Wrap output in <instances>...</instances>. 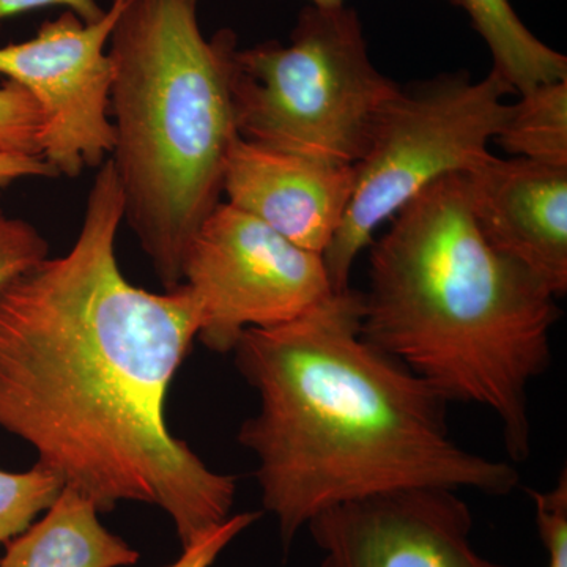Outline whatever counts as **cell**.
Returning a JSON list of instances; mask_svg holds the SVG:
<instances>
[{
    "label": "cell",
    "instance_id": "12",
    "mask_svg": "<svg viewBox=\"0 0 567 567\" xmlns=\"http://www.w3.org/2000/svg\"><path fill=\"white\" fill-rule=\"evenodd\" d=\"M140 551L100 524L99 509L63 488L39 522L7 543L0 567H128Z\"/></svg>",
    "mask_w": 567,
    "mask_h": 567
},
{
    "label": "cell",
    "instance_id": "20",
    "mask_svg": "<svg viewBox=\"0 0 567 567\" xmlns=\"http://www.w3.org/2000/svg\"><path fill=\"white\" fill-rule=\"evenodd\" d=\"M47 7H63L85 22L99 21L106 11L96 0H0V22Z\"/></svg>",
    "mask_w": 567,
    "mask_h": 567
},
{
    "label": "cell",
    "instance_id": "22",
    "mask_svg": "<svg viewBox=\"0 0 567 567\" xmlns=\"http://www.w3.org/2000/svg\"><path fill=\"white\" fill-rule=\"evenodd\" d=\"M451 3L457 6V0H450ZM311 6L316 7H341L346 6V0H311Z\"/></svg>",
    "mask_w": 567,
    "mask_h": 567
},
{
    "label": "cell",
    "instance_id": "17",
    "mask_svg": "<svg viewBox=\"0 0 567 567\" xmlns=\"http://www.w3.org/2000/svg\"><path fill=\"white\" fill-rule=\"evenodd\" d=\"M50 256V246L32 226L0 205V287Z\"/></svg>",
    "mask_w": 567,
    "mask_h": 567
},
{
    "label": "cell",
    "instance_id": "9",
    "mask_svg": "<svg viewBox=\"0 0 567 567\" xmlns=\"http://www.w3.org/2000/svg\"><path fill=\"white\" fill-rule=\"evenodd\" d=\"M306 528L319 567H509L473 546L472 509L453 488L365 496L328 507Z\"/></svg>",
    "mask_w": 567,
    "mask_h": 567
},
{
    "label": "cell",
    "instance_id": "3",
    "mask_svg": "<svg viewBox=\"0 0 567 567\" xmlns=\"http://www.w3.org/2000/svg\"><path fill=\"white\" fill-rule=\"evenodd\" d=\"M369 251L365 341L435 388L450 404L498 420L514 464L532 454L529 390L551 365L561 311L532 271L477 229L465 174L416 194Z\"/></svg>",
    "mask_w": 567,
    "mask_h": 567
},
{
    "label": "cell",
    "instance_id": "1",
    "mask_svg": "<svg viewBox=\"0 0 567 567\" xmlns=\"http://www.w3.org/2000/svg\"><path fill=\"white\" fill-rule=\"evenodd\" d=\"M123 215L107 158L70 251L0 287V429L99 513L162 507L185 548L233 516L237 477L171 434L164 406L199 311L183 284L153 293L123 276Z\"/></svg>",
    "mask_w": 567,
    "mask_h": 567
},
{
    "label": "cell",
    "instance_id": "18",
    "mask_svg": "<svg viewBox=\"0 0 567 567\" xmlns=\"http://www.w3.org/2000/svg\"><path fill=\"white\" fill-rule=\"evenodd\" d=\"M535 506L537 533L547 551V567H567V468L547 491L527 488Z\"/></svg>",
    "mask_w": 567,
    "mask_h": 567
},
{
    "label": "cell",
    "instance_id": "2",
    "mask_svg": "<svg viewBox=\"0 0 567 567\" xmlns=\"http://www.w3.org/2000/svg\"><path fill=\"white\" fill-rule=\"evenodd\" d=\"M363 295L331 292L290 322L249 328L237 371L259 410L237 440L256 457L265 511L289 547L336 505L404 488L506 496L516 466L466 450L451 434L450 402L365 341Z\"/></svg>",
    "mask_w": 567,
    "mask_h": 567
},
{
    "label": "cell",
    "instance_id": "4",
    "mask_svg": "<svg viewBox=\"0 0 567 567\" xmlns=\"http://www.w3.org/2000/svg\"><path fill=\"white\" fill-rule=\"evenodd\" d=\"M199 0H126L112 31L110 156L125 215L164 289L182 286L194 235L221 203L237 140L229 89L234 32L207 40Z\"/></svg>",
    "mask_w": 567,
    "mask_h": 567
},
{
    "label": "cell",
    "instance_id": "13",
    "mask_svg": "<svg viewBox=\"0 0 567 567\" xmlns=\"http://www.w3.org/2000/svg\"><path fill=\"white\" fill-rule=\"evenodd\" d=\"M486 41L494 71L518 93L567 80V59L543 43L517 17L509 0H457Z\"/></svg>",
    "mask_w": 567,
    "mask_h": 567
},
{
    "label": "cell",
    "instance_id": "8",
    "mask_svg": "<svg viewBox=\"0 0 567 567\" xmlns=\"http://www.w3.org/2000/svg\"><path fill=\"white\" fill-rule=\"evenodd\" d=\"M125 3L112 0L93 22L65 10L33 39L0 47V74L35 100L43 118L41 158L59 177H80L114 151L107 47Z\"/></svg>",
    "mask_w": 567,
    "mask_h": 567
},
{
    "label": "cell",
    "instance_id": "10",
    "mask_svg": "<svg viewBox=\"0 0 567 567\" xmlns=\"http://www.w3.org/2000/svg\"><path fill=\"white\" fill-rule=\"evenodd\" d=\"M470 207L487 244L557 298L567 292V166L492 155L465 174Z\"/></svg>",
    "mask_w": 567,
    "mask_h": 567
},
{
    "label": "cell",
    "instance_id": "7",
    "mask_svg": "<svg viewBox=\"0 0 567 567\" xmlns=\"http://www.w3.org/2000/svg\"><path fill=\"white\" fill-rule=\"evenodd\" d=\"M182 284L199 311L197 339L221 354L249 328L290 322L333 292L323 256L223 200L188 246Z\"/></svg>",
    "mask_w": 567,
    "mask_h": 567
},
{
    "label": "cell",
    "instance_id": "6",
    "mask_svg": "<svg viewBox=\"0 0 567 567\" xmlns=\"http://www.w3.org/2000/svg\"><path fill=\"white\" fill-rule=\"evenodd\" d=\"M509 93L516 91L494 70L480 81L447 73L398 89L354 164L352 199L323 252L333 292L349 289L354 260L386 219L432 183L491 158L488 144L505 125Z\"/></svg>",
    "mask_w": 567,
    "mask_h": 567
},
{
    "label": "cell",
    "instance_id": "14",
    "mask_svg": "<svg viewBox=\"0 0 567 567\" xmlns=\"http://www.w3.org/2000/svg\"><path fill=\"white\" fill-rule=\"evenodd\" d=\"M494 142L513 158L567 166V80L520 93Z\"/></svg>",
    "mask_w": 567,
    "mask_h": 567
},
{
    "label": "cell",
    "instance_id": "15",
    "mask_svg": "<svg viewBox=\"0 0 567 567\" xmlns=\"http://www.w3.org/2000/svg\"><path fill=\"white\" fill-rule=\"evenodd\" d=\"M65 483L37 462L28 472L0 470V544H7L50 509Z\"/></svg>",
    "mask_w": 567,
    "mask_h": 567
},
{
    "label": "cell",
    "instance_id": "5",
    "mask_svg": "<svg viewBox=\"0 0 567 567\" xmlns=\"http://www.w3.org/2000/svg\"><path fill=\"white\" fill-rule=\"evenodd\" d=\"M399 87L375 69L347 6L308 7L289 44L267 41L230 55L238 136L350 166L363 158Z\"/></svg>",
    "mask_w": 567,
    "mask_h": 567
},
{
    "label": "cell",
    "instance_id": "16",
    "mask_svg": "<svg viewBox=\"0 0 567 567\" xmlns=\"http://www.w3.org/2000/svg\"><path fill=\"white\" fill-rule=\"evenodd\" d=\"M43 118L31 93L13 81L0 85V151L41 156Z\"/></svg>",
    "mask_w": 567,
    "mask_h": 567
},
{
    "label": "cell",
    "instance_id": "11",
    "mask_svg": "<svg viewBox=\"0 0 567 567\" xmlns=\"http://www.w3.org/2000/svg\"><path fill=\"white\" fill-rule=\"evenodd\" d=\"M353 188L350 164L275 151L240 136L223 175L227 204L320 256L344 219Z\"/></svg>",
    "mask_w": 567,
    "mask_h": 567
},
{
    "label": "cell",
    "instance_id": "21",
    "mask_svg": "<svg viewBox=\"0 0 567 567\" xmlns=\"http://www.w3.org/2000/svg\"><path fill=\"white\" fill-rule=\"evenodd\" d=\"M58 173L41 156L0 151V189L24 178H55Z\"/></svg>",
    "mask_w": 567,
    "mask_h": 567
},
{
    "label": "cell",
    "instance_id": "19",
    "mask_svg": "<svg viewBox=\"0 0 567 567\" xmlns=\"http://www.w3.org/2000/svg\"><path fill=\"white\" fill-rule=\"evenodd\" d=\"M259 517L260 513L234 514L192 546L183 548L182 557L169 567H210L224 548L251 527L254 522L259 520Z\"/></svg>",
    "mask_w": 567,
    "mask_h": 567
}]
</instances>
